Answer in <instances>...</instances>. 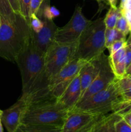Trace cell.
Masks as SVG:
<instances>
[{
  "label": "cell",
  "instance_id": "obj_29",
  "mask_svg": "<svg viewBox=\"0 0 131 132\" xmlns=\"http://www.w3.org/2000/svg\"><path fill=\"white\" fill-rule=\"evenodd\" d=\"M125 59L126 67H127H127L131 63V50L127 46H126L125 48Z\"/></svg>",
  "mask_w": 131,
  "mask_h": 132
},
{
  "label": "cell",
  "instance_id": "obj_2",
  "mask_svg": "<svg viewBox=\"0 0 131 132\" xmlns=\"http://www.w3.org/2000/svg\"><path fill=\"white\" fill-rule=\"evenodd\" d=\"M0 28V57L16 63L20 54L28 46L31 29L26 19L21 14L15 19L6 20L1 18Z\"/></svg>",
  "mask_w": 131,
  "mask_h": 132
},
{
  "label": "cell",
  "instance_id": "obj_6",
  "mask_svg": "<svg viewBox=\"0 0 131 132\" xmlns=\"http://www.w3.org/2000/svg\"><path fill=\"white\" fill-rule=\"evenodd\" d=\"M77 41L63 43L55 41L45 54L44 73L48 81L74 59Z\"/></svg>",
  "mask_w": 131,
  "mask_h": 132
},
{
  "label": "cell",
  "instance_id": "obj_38",
  "mask_svg": "<svg viewBox=\"0 0 131 132\" xmlns=\"http://www.w3.org/2000/svg\"><path fill=\"white\" fill-rule=\"evenodd\" d=\"M96 1H97L99 3H101V2H102V1H105V0H96Z\"/></svg>",
  "mask_w": 131,
  "mask_h": 132
},
{
  "label": "cell",
  "instance_id": "obj_23",
  "mask_svg": "<svg viewBox=\"0 0 131 132\" xmlns=\"http://www.w3.org/2000/svg\"><path fill=\"white\" fill-rule=\"evenodd\" d=\"M115 28L117 30H118L119 32L123 33L126 36L130 32V27L128 26V22H127V20L125 18V17L124 16V15L122 13L120 16L119 17V18H118V21H117Z\"/></svg>",
  "mask_w": 131,
  "mask_h": 132
},
{
  "label": "cell",
  "instance_id": "obj_16",
  "mask_svg": "<svg viewBox=\"0 0 131 132\" xmlns=\"http://www.w3.org/2000/svg\"><path fill=\"white\" fill-rule=\"evenodd\" d=\"M120 117L114 112L105 115L91 132H115L114 123Z\"/></svg>",
  "mask_w": 131,
  "mask_h": 132
},
{
  "label": "cell",
  "instance_id": "obj_26",
  "mask_svg": "<svg viewBox=\"0 0 131 132\" xmlns=\"http://www.w3.org/2000/svg\"><path fill=\"white\" fill-rule=\"evenodd\" d=\"M127 46V42L126 39H121L119 41H117L114 42L110 47L108 48V50L109 52V54H112L118 51L120 49L125 48Z\"/></svg>",
  "mask_w": 131,
  "mask_h": 132
},
{
  "label": "cell",
  "instance_id": "obj_15",
  "mask_svg": "<svg viewBox=\"0 0 131 132\" xmlns=\"http://www.w3.org/2000/svg\"><path fill=\"white\" fill-rule=\"evenodd\" d=\"M125 48L110 54L108 57L112 71L117 79H121L125 76L127 67L125 64Z\"/></svg>",
  "mask_w": 131,
  "mask_h": 132
},
{
  "label": "cell",
  "instance_id": "obj_18",
  "mask_svg": "<svg viewBox=\"0 0 131 132\" xmlns=\"http://www.w3.org/2000/svg\"><path fill=\"white\" fill-rule=\"evenodd\" d=\"M121 14V10L119 7L110 6L109 11L104 18V23L106 28L111 29L115 28L118 18Z\"/></svg>",
  "mask_w": 131,
  "mask_h": 132
},
{
  "label": "cell",
  "instance_id": "obj_28",
  "mask_svg": "<svg viewBox=\"0 0 131 132\" xmlns=\"http://www.w3.org/2000/svg\"><path fill=\"white\" fill-rule=\"evenodd\" d=\"M8 1L14 12L16 14H20V13H19V3H18L17 0H8Z\"/></svg>",
  "mask_w": 131,
  "mask_h": 132
},
{
  "label": "cell",
  "instance_id": "obj_3",
  "mask_svg": "<svg viewBox=\"0 0 131 132\" xmlns=\"http://www.w3.org/2000/svg\"><path fill=\"white\" fill-rule=\"evenodd\" d=\"M26 109L21 124H41L62 126L69 110L52 95L26 101Z\"/></svg>",
  "mask_w": 131,
  "mask_h": 132
},
{
  "label": "cell",
  "instance_id": "obj_4",
  "mask_svg": "<svg viewBox=\"0 0 131 132\" xmlns=\"http://www.w3.org/2000/svg\"><path fill=\"white\" fill-rule=\"evenodd\" d=\"M105 30L104 18L92 21L77 41L74 59L88 62L101 55L106 49Z\"/></svg>",
  "mask_w": 131,
  "mask_h": 132
},
{
  "label": "cell",
  "instance_id": "obj_14",
  "mask_svg": "<svg viewBox=\"0 0 131 132\" xmlns=\"http://www.w3.org/2000/svg\"><path fill=\"white\" fill-rule=\"evenodd\" d=\"M80 97L81 84L80 74L78 73L58 99V102L70 110L78 104Z\"/></svg>",
  "mask_w": 131,
  "mask_h": 132
},
{
  "label": "cell",
  "instance_id": "obj_25",
  "mask_svg": "<svg viewBox=\"0 0 131 132\" xmlns=\"http://www.w3.org/2000/svg\"><path fill=\"white\" fill-rule=\"evenodd\" d=\"M114 130L115 132H131V126L120 117L114 123Z\"/></svg>",
  "mask_w": 131,
  "mask_h": 132
},
{
  "label": "cell",
  "instance_id": "obj_32",
  "mask_svg": "<svg viewBox=\"0 0 131 132\" xmlns=\"http://www.w3.org/2000/svg\"><path fill=\"white\" fill-rule=\"evenodd\" d=\"M131 9V0H126V2L125 3L124 7L122 10H121V11L123 10H127V9Z\"/></svg>",
  "mask_w": 131,
  "mask_h": 132
},
{
  "label": "cell",
  "instance_id": "obj_27",
  "mask_svg": "<svg viewBox=\"0 0 131 132\" xmlns=\"http://www.w3.org/2000/svg\"><path fill=\"white\" fill-rule=\"evenodd\" d=\"M44 1V0H31L30 15H33V14L38 15V13Z\"/></svg>",
  "mask_w": 131,
  "mask_h": 132
},
{
  "label": "cell",
  "instance_id": "obj_22",
  "mask_svg": "<svg viewBox=\"0 0 131 132\" xmlns=\"http://www.w3.org/2000/svg\"><path fill=\"white\" fill-rule=\"evenodd\" d=\"M19 3V13L24 17L28 23L30 22V10L31 0H17Z\"/></svg>",
  "mask_w": 131,
  "mask_h": 132
},
{
  "label": "cell",
  "instance_id": "obj_19",
  "mask_svg": "<svg viewBox=\"0 0 131 132\" xmlns=\"http://www.w3.org/2000/svg\"><path fill=\"white\" fill-rule=\"evenodd\" d=\"M105 47L108 48L110 47L114 42L121 39H126V36L119 32L116 28L108 29L106 28L105 33Z\"/></svg>",
  "mask_w": 131,
  "mask_h": 132
},
{
  "label": "cell",
  "instance_id": "obj_35",
  "mask_svg": "<svg viewBox=\"0 0 131 132\" xmlns=\"http://www.w3.org/2000/svg\"><path fill=\"white\" fill-rule=\"evenodd\" d=\"M130 73H131V63L129 64V66L127 67V70H126V75H125V76L130 74Z\"/></svg>",
  "mask_w": 131,
  "mask_h": 132
},
{
  "label": "cell",
  "instance_id": "obj_21",
  "mask_svg": "<svg viewBox=\"0 0 131 132\" xmlns=\"http://www.w3.org/2000/svg\"><path fill=\"white\" fill-rule=\"evenodd\" d=\"M59 15H60V12L57 8L46 5L43 8L42 12H41V18L53 19V18L59 16Z\"/></svg>",
  "mask_w": 131,
  "mask_h": 132
},
{
  "label": "cell",
  "instance_id": "obj_8",
  "mask_svg": "<svg viewBox=\"0 0 131 132\" xmlns=\"http://www.w3.org/2000/svg\"><path fill=\"white\" fill-rule=\"evenodd\" d=\"M87 62L80 59H72L49 81L48 90L50 94L59 99Z\"/></svg>",
  "mask_w": 131,
  "mask_h": 132
},
{
  "label": "cell",
  "instance_id": "obj_13",
  "mask_svg": "<svg viewBox=\"0 0 131 132\" xmlns=\"http://www.w3.org/2000/svg\"><path fill=\"white\" fill-rule=\"evenodd\" d=\"M103 54L98 57L97 58H95V59L87 62L80 71L79 74L81 84V97L83 95L86 90L88 88L89 86L91 85L92 81L97 76L98 73L100 71V67H101Z\"/></svg>",
  "mask_w": 131,
  "mask_h": 132
},
{
  "label": "cell",
  "instance_id": "obj_11",
  "mask_svg": "<svg viewBox=\"0 0 131 132\" xmlns=\"http://www.w3.org/2000/svg\"><path fill=\"white\" fill-rule=\"evenodd\" d=\"M40 19L43 21V27L39 32L31 30V39L37 51L45 55L50 46L55 42V34L59 27L53 19Z\"/></svg>",
  "mask_w": 131,
  "mask_h": 132
},
{
  "label": "cell",
  "instance_id": "obj_36",
  "mask_svg": "<svg viewBox=\"0 0 131 132\" xmlns=\"http://www.w3.org/2000/svg\"><path fill=\"white\" fill-rule=\"evenodd\" d=\"M0 132H3V129L2 122H1V117H0Z\"/></svg>",
  "mask_w": 131,
  "mask_h": 132
},
{
  "label": "cell",
  "instance_id": "obj_17",
  "mask_svg": "<svg viewBox=\"0 0 131 132\" xmlns=\"http://www.w3.org/2000/svg\"><path fill=\"white\" fill-rule=\"evenodd\" d=\"M62 126L41 124H21L17 132H60Z\"/></svg>",
  "mask_w": 131,
  "mask_h": 132
},
{
  "label": "cell",
  "instance_id": "obj_20",
  "mask_svg": "<svg viewBox=\"0 0 131 132\" xmlns=\"http://www.w3.org/2000/svg\"><path fill=\"white\" fill-rule=\"evenodd\" d=\"M0 15L6 20L15 19L16 14L14 12L8 0H0Z\"/></svg>",
  "mask_w": 131,
  "mask_h": 132
},
{
  "label": "cell",
  "instance_id": "obj_24",
  "mask_svg": "<svg viewBox=\"0 0 131 132\" xmlns=\"http://www.w3.org/2000/svg\"><path fill=\"white\" fill-rule=\"evenodd\" d=\"M30 27L34 32H39L43 27V21L37 15H30Z\"/></svg>",
  "mask_w": 131,
  "mask_h": 132
},
{
  "label": "cell",
  "instance_id": "obj_33",
  "mask_svg": "<svg viewBox=\"0 0 131 132\" xmlns=\"http://www.w3.org/2000/svg\"><path fill=\"white\" fill-rule=\"evenodd\" d=\"M108 3L110 5V6L113 7H116V4L118 2V0H107Z\"/></svg>",
  "mask_w": 131,
  "mask_h": 132
},
{
  "label": "cell",
  "instance_id": "obj_12",
  "mask_svg": "<svg viewBox=\"0 0 131 132\" xmlns=\"http://www.w3.org/2000/svg\"><path fill=\"white\" fill-rule=\"evenodd\" d=\"M26 107L25 100L21 97L12 106L3 111L1 120L8 132H17Z\"/></svg>",
  "mask_w": 131,
  "mask_h": 132
},
{
  "label": "cell",
  "instance_id": "obj_7",
  "mask_svg": "<svg viewBox=\"0 0 131 132\" xmlns=\"http://www.w3.org/2000/svg\"><path fill=\"white\" fill-rule=\"evenodd\" d=\"M83 15L82 7L77 5L74 13L66 24L59 27L55 34V41L63 43H71L78 41L82 32L92 23Z\"/></svg>",
  "mask_w": 131,
  "mask_h": 132
},
{
  "label": "cell",
  "instance_id": "obj_1",
  "mask_svg": "<svg viewBox=\"0 0 131 132\" xmlns=\"http://www.w3.org/2000/svg\"><path fill=\"white\" fill-rule=\"evenodd\" d=\"M44 61L45 55L37 51L30 36L28 46L16 62L21 74V98L26 99L50 93L48 81L44 73Z\"/></svg>",
  "mask_w": 131,
  "mask_h": 132
},
{
  "label": "cell",
  "instance_id": "obj_30",
  "mask_svg": "<svg viewBox=\"0 0 131 132\" xmlns=\"http://www.w3.org/2000/svg\"><path fill=\"white\" fill-rule=\"evenodd\" d=\"M121 13L124 15V16L127 19L128 26L130 27V30H131V9H127V10H123V11H121Z\"/></svg>",
  "mask_w": 131,
  "mask_h": 132
},
{
  "label": "cell",
  "instance_id": "obj_40",
  "mask_svg": "<svg viewBox=\"0 0 131 132\" xmlns=\"http://www.w3.org/2000/svg\"><path fill=\"white\" fill-rule=\"evenodd\" d=\"M2 112H3V111H2V110H0V117H1V114H2Z\"/></svg>",
  "mask_w": 131,
  "mask_h": 132
},
{
  "label": "cell",
  "instance_id": "obj_31",
  "mask_svg": "<svg viewBox=\"0 0 131 132\" xmlns=\"http://www.w3.org/2000/svg\"><path fill=\"white\" fill-rule=\"evenodd\" d=\"M121 117H123V118L131 126V110H130L129 111H128L127 112L125 113L124 114L121 116Z\"/></svg>",
  "mask_w": 131,
  "mask_h": 132
},
{
  "label": "cell",
  "instance_id": "obj_10",
  "mask_svg": "<svg viewBox=\"0 0 131 132\" xmlns=\"http://www.w3.org/2000/svg\"><path fill=\"white\" fill-rule=\"evenodd\" d=\"M115 78V76L113 73L109 64L108 57H107L105 54H103L100 71L95 80L81 97L78 104L84 101L85 100L92 96L94 94L105 88L110 82H113Z\"/></svg>",
  "mask_w": 131,
  "mask_h": 132
},
{
  "label": "cell",
  "instance_id": "obj_9",
  "mask_svg": "<svg viewBox=\"0 0 131 132\" xmlns=\"http://www.w3.org/2000/svg\"><path fill=\"white\" fill-rule=\"evenodd\" d=\"M105 116L70 110L60 132H91Z\"/></svg>",
  "mask_w": 131,
  "mask_h": 132
},
{
  "label": "cell",
  "instance_id": "obj_42",
  "mask_svg": "<svg viewBox=\"0 0 131 132\" xmlns=\"http://www.w3.org/2000/svg\"><path fill=\"white\" fill-rule=\"evenodd\" d=\"M130 74H131V73H130V74H128V75H130Z\"/></svg>",
  "mask_w": 131,
  "mask_h": 132
},
{
  "label": "cell",
  "instance_id": "obj_5",
  "mask_svg": "<svg viewBox=\"0 0 131 132\" xmlns=\"http://www.w3.org/2000/svg\"><path fill=\"white\" fill-rule=\"evenodd\" d=\"M121 99V95L115 78L107 87L84 101L77 104L73 109L93 114L106 115L113 112L114 106Z\"/></svg>",
  "mask_w": 131,
  "mask_h": 132
},
{
  "label": "cell",
  "instance_id": "obj_39",
  "mask_svg": "<svg viewBox=\"0 0 131 132\" xmlns=\"http://www.w3.org/2000/svg\"><path fill=\"white\" fill-rule=\"evenodd\" d=\"M127 76L130 79V81H131V74L130 75H127Z\"/></svg>",
  "mask_w": 131,
  "mask_h": 132
},
{
  "label": "cell",
  "instance_id": "obj_41",
  "mask_svg": "<svg viewBox=\"0 0 131 132\" xmlns=\"http://www.w3.org/2000/svg\"><path fill=\"white\" fill-rule=\"evenodd\" d=\"M130 36H131V30H130Z\"/></svg>",
  "mask_w": 131,
  "mask_h": 132
},
{
  "label": "cell",
  "instance_id": "obj_34",
  "mask_svg": "<svg viewBox=\"0 0 131 132\" xmlns=\"http://www.w3.org/2000/svg\"><path fill=\"white\" fill-rule=\"evenodd\" d=\"M126 42H127V46L131 50V36H130L129 37L126 39Z\"/></svg>",
  "mask_w": 131,
  "mask_h": 132
},
{
  "label": "cell",
  "instance_id": "obj_37",
  "mask_svg": "<svg viewBox=\"0 0 131 132\" xmlns=\"http://www.w3.org/2000/svg\"><path fill=\"white\" fill-rule=\"evenodd\" d=\"M1 24H2V19H1V16L0 15V28H1Z\"/></svg>",
  "mask_w": 131,
  "mask_h": 132
}]
</instances>
